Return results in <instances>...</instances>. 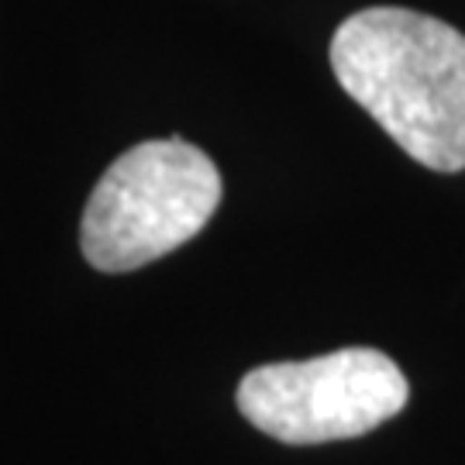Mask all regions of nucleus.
Returning a JSON list of instances; mask_svg holds the SVG:
<instances>
[{"instance_id":"obj_2","label":"nucleus","mask_w":465,"mask_h":465,"mask_svg":"<svg viewBox=\"0 0 465 465\" xmlns=\"http://www.w3.org/2000/svg\"><path fill=\"white\" fill-rule=\"evenodd\" d=\"M221 173L183 138H155L117 155L86 200L84 259L100 272H132L186 245L214 217Z\"/></svg>"},{"instance_id":"obj_3","label":"nucleus","mask_w":465,"mask_h":465,"mask_svg":"<svg viewBox=\"0 0 465 465\" xmlns=\"http://www.w3.org/2000/svg\"><path fill=\"white\" fill-rule=\"evenodd\" d=\"M411 400V382L380 349H338L272 362L238 382V411L282 445H324L376 431Z\"/></svg>"},{"instance_id":"obj_1","label":"nucleus","mask_w":465,"mask_h":465,"mask_svg":"<svg viewBox=\"0 0 465 465\" xmlns=\"http://www.w3.org/2000/svg\"><path fill=\"white\" fill-rule=\"evenodd\" d=\"M331 69L382 132L434 173L465 169V35L407 7H369L331 38Z\"/></svg>"}]
</instances>
